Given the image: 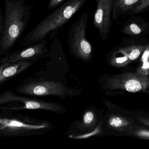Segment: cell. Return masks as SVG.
I'll use <instances>...</instances> for the list:
<instances>
[{
	"label": "cell",
	"mask_w": 149,
	"mask_h": 149,
	"mask_svg": "<svg viewBox=\"0 0 149 149\" xmlns=\"http://www.w3.org/2000/svg\"><path fill=\"white\" fill-rule=\"evenodd\" d=\"M3 31L0 40V56L8 54L28 25L33 6L26 0H5Z\"/></svg>",
	"instance_id": "cell-1"
},
{
	"label": "cell",
	"mask_w": 149,
	"mask_h": 149,
	"mask_svg": "<svg viewBox=\"0 0 149 149\" xmlns=\"http://www.w3.org/2000/svg\"><path fill=\"white\" fill-rule=\"evenodd\" d=\"M87 0H69L41 21L21 42L25 47L45 39L52 31L63 26L84 6Z\"/></svg>",
	"instance_id": "cell-2"
},
{
	"label": "cell",
	"mask_w": 149,
	"mask_h": 149,
	"mask_svg": "<svg viewBox=\"0 0 149 149\" xmlns=\"http://www.w3.org/2000/svg\"><path fill=\"white\" fill-rule=\"evenodd\" d=\"M49 126L46 121L16 111H0V136L39 135L46 131Z\"/></svg>",
	"instance_id": "cell-3"
},
{
	"label": "cell",
	"mask_w": 149,
	"mask_h": 149,
	"mask_svg": "<svg viewBox=\"0 0 149 149\" xmlns=\"http://www.w3.org/2000/svg\"><path fill=\"white\" fill-rule=\"evenodd\" d=\"M26 109L57 112L60 108L56 104L18 95L11 91L0 94V111L16 112Z\"/></svg>",
	"instance_id": "cell-4"
},
{
	"label": "cell",
	"mask_w": 149,
	"mask_h": 149,
	"mask_svg": "<svg viewBox=\"0 0 149 149\" xmlns=\"http://www.w3.org/2000/svg\"><path fill=\"white\" fill-rule=\"evenodd\" d=\"M16 91L29 96L41 97L49 95L61 96L66 93V89L60 83L41 78H29L17 87Z\"/></svg>",
	"instance_id": "cell-5"
},
{
	"label": "cell",
	"mask_w": 149,
	"mask_h": 149,
	"mask_svg": "<svg viewBox=\"0 0 149 149\" xmlns=\"http://www.w3.org/2000/svg\"><path fill=\"white\" fill-rule=\"evenodd\" d=\"M88 19L86 13L82 15L71 26L68 36V42L71 50L83 58L89 57L91 52V45L86 36Z\"/></svg>",
	"instance_id": "cell-6"
},
{
	"label": "cell",
	"mask_w": 149,
	"mask_h": 149,
	"mask_svg": "<svg viewBox=\"0 0 149 149\" xmlns=\"http://www.w3.org/2000/svg\"><path fill=\"white\" fill-rule=\"evenodd\" d=\"M47 41L44 39L36 43L26 46L21 49L9 53L0 58V63H13L24 60L40 59L46 56L47 53Z\"/></svg>",
	"instance_id": "cell-7"
},
{
	"label": "cell",
	"mask_w": 149,
	"mask_h": 149,
	"mask_svg": "<svg viewBox=\"0 0 149 149\" xmlns=\"http://www.w3.org/2000/svg\"><path fill=\"white\" fill-rule=\"evenodd\" d=\"M114 0H95L96 9L93 23L103 40H106L111 27V18Z\"/></svg>",
	"instance_id": "cell-8"
},
{
	"label": "cell",
	"mask_w": 149,
	"mask_h": 149,
	"mask_svg": "<svg viewBox=\"0 0 149 149\" xmlns=\"http://www.w3.org/2000/svg\"><path fill=\"white\" fill-rule=\"evenodd\" d=\"M39 59L0 63V84L18 76L31 67Z\"/></svg>",
	"instance_id": "cell-9"
},
{
	"label": "cell",
	"mask_w": 149,
	"mask_h": 149,
	"mask_svg": "<svg viewBox=\"0 0 149 149\" xmlns=\"http://www.w3.org/2000/svg\"><path fill=\"white\" fill-rule=\"evenodd\" d=\"M142 0H114L111 18L116 20L119 15L132 11Z\"/></svg>",
	"instance_id": "cell-10"
},
{
	"label": "cell",
	"mask_w": 149,
	"mask_h": 149,
	"mask_svg": "<svg viewBox=\"0 0 149 149\" xmlns=\"http://www.w3.org/2000/svg\"><path fill=\"white\" fill-rule=\"evenodd\" d=\"M148 85V80L144 77H132L125 82V88L130 92H136L145 89Z\"/></svg>",
	"instance_id": "cell-11"
},
{
	"label": "cell",
	"mask_w": 149,
	"mask_h": 149,
	"mask_svg": "<svg viewBox=\"0 0 149 149\" xmlns=\"http://www.w3.org/2000/svg\"><path fill=\"white\" fill-rule=\"evenodd\" d=\"M125 33L132 35H138L142 33V29L135 23L130 24L125 28Z\"/></svg>",
	"instance_id": "cell-12"
},
{
	"label": "cell",
	"mask_w": 149,
	"mask_h": 149,
	"mask_svg": "<svg viewBox=\"0 0 149 149\" xmlns=\"http://www.w3.org/2000/svg\"><path fill=\"white\" fill-rule=\"evenodd\" d=\"M109 124L111 126L116 128L125 126L128 124L125 120L118 117H114L109 120Z\"/></svg>",
	"instance_id": "cell-13"
},
{
	"label": "cell",
	"mask_w": 149,
	"mask_h": 149,
	"mask_svg": "<svg viewBox=\"0 0 149 149\" xmlns=\"http://www.w3.org/2000/svg\"><path fill=\"white\" fill-rule=\"evenodd\" d=\"M143 49V46H136L133 47L130 50V52L128 54L129 59L133 61L136 59L140 55L141 51Z\"/></svg>",
	"instance_id": "cell-14"
},
{
	"label": "cell",
	"mask_w": 149,
	"mask_h": 149,
	"mask_svg": "<svg viewBox=\"0 0 149 149\" xmlns=\"http://www.w3.org/2000/svg\"><path fill=\"white\" fill-rule=\"evenodd\" d=\"M149 5V0H142V1L137 5L132 11L135 13H138L142 12L144 9L148 8Z\"/></svg>",
	"instance_id": "cell-15"
},
{
	"label": "cell",
	"mask_w": 149,
	"mask_h": 149,
	"mask_svg": "<svg viewBox=\"0 0 149 149\" xmlns=\"http://www.w3.org/2000/svg\"><path fill=\"white\" fill-rule=\"evenodd\" d=\"M94 116L93 113L91 111H88L86 113L84 117V121L85 123L88 124L92 122L94 119Z\"/></svg>",
	"instance_id": "cell-16"
},
{
	"label": "cell",
	"mask_w": 149,
	"mask_h": 149,
	"mask_svg": "<svg viewBox=\"0 0 149 149\" xmlns=\"http://www.w3.org/2000/svg\"><path fill=\"white\" fill-rule=\"evenodd\" d=\"M64 0H50L48 5V8L52 9L61 3Z\"/></svg>",
	"instance_id": "cell-17"
},
{
	"label": "cell",
	"mask_w": 149,
	"mask_h": 149,
	"mask_svg": "<svg viewBox=\"0 0 149 149\" xmlns=\"http://www.w3.org/2000/svg\"><path fill=\"white\" fill-rule=\"evenodd\" d=\"M3 22H4V19H3V15H2V9H1V4H0V40H1V38L2 31H3Z\"/></svg>",
	"instance_id": "cell-18"
},
{
	"label": "cell",
	"mask_w": 149,
	"mask_h": 149,
	"mask_svg": "<svg viewBox=\"0 0 149 149\" xmlns=\"http://www.w3.org/2000/svg\"><path fill=\"white\" fill-rule=\"evenodd\" d=\"M149 46H147L146 49L145 50L143 54V56H142V60L143 62L147 61L148 60L149 57Z\"/></svg>",
	"instance_id": "cell-19"
},
{
	"label": "cell",
	"mask_w": 149,
	"mask_h": 149,
	"mask_svg": "<svg viewBox=\"0 0 149 149\" xmlns=\"http://www.w3.org/2000/svg\"><path fill=\"white\" fill-rule=\"evenodd\" d=\"M128 55L126 54L125 56L123 57H118L116 59V62L118 63H123L125 62V61L128 60Z\"/></svg>",
	"instance_id": "cell-20"
},
{
	"label": "cell",
	"mask_w": 149,
	"mask_h": 149,
	"mask_svg": "<svg viewBox=\"0 0 149 149\" xmlns=\"http://www.w3.org/2000/svg\"><path fill=\"white\" fill-rule=\"evenodd\" d=\"M143 68L144 69H148L149 68V62H148V61H147L143 62Z\"/></svg>",
	"instance_id": "cell-21"
}]
</instances>
